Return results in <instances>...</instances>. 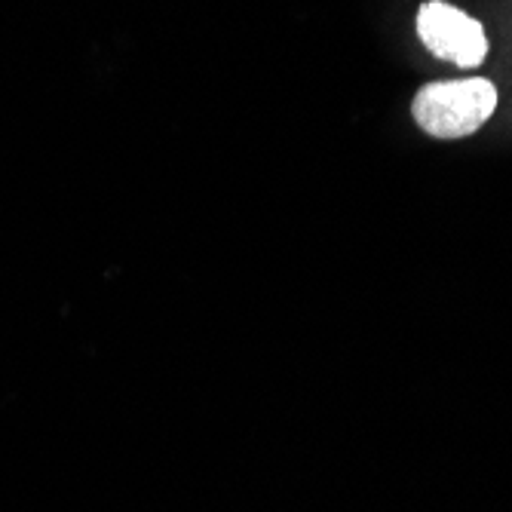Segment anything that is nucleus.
<instances>
[{
  "label": "nucleus",
  "instance_id": "1",
  "mask_svg": "<svg viewBox=\"0 0 512 512\" xmlns=\"http://www.w3.org/2000/svg\"><path fill=\"white\" fill-rule=\"evenodd\" d=\"M497 108V86L485 77L427 83L414 96L411 114L433 138H463L491 120Z\"/></svg>",
  "mask_w": 512,
  "mask_h": 512
},
{
  "label": "nucleus",
  "instance_id": "2",
  "mask_svg": "<svg viewBox=\"0 0 512 512\" xmlns=\"http://www.w3.org/2000/svg\"><path fill=\"white\" fill-rule=\"evenodd\" d=\"M417 34L436 59H448L460 68H479L488 56V34L482 22L445 0H427L417 10Z\"/></svg>",
  "mask_w": 512,
  "mask_h": 512
}]
</instances>
